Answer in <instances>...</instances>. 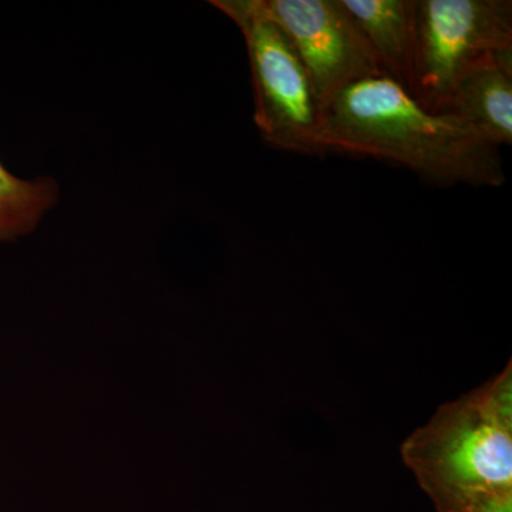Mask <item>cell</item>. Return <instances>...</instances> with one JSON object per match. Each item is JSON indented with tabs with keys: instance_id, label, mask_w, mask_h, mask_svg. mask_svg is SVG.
Listing matches in <instances>:
<instances>
[{
	"instance_id": "cell-1",
	"label": "cell",
	"mask_w": 512,
	"mask_h": 512,
	"mask_svg": "<svg viewBox=\"0 0 512 512\" xmlns=\"http://www.w3.org/2000/svg\"><path fill=\"white\" fill-rule=\"evenodd\" d=\"M316 153L400 165L437 187L505 183L500 148L458 117L423 109L387 74L367 77L336 97L320 121Z\"/></svg>"
},
{
	"instance_id": "cell-2",
	"label": "cell",
	"mask_w": 512,
	"mask_h": 512,
	"mask_svg": "<svg viewBox=\"0 0 512 512\" xmlns=\"http://www.w3.org/2000/svg\"><path fill=\"white\" fill-rule=\"evenodd\" d=\"M437 512H474L512 500V363L437 409L402 444Z\"/></svg>"
},
{
	"instance_id": "cell-3",
	"label": "cell",
	"mask_w": 512,
	"mask_h": 512,
	"mask_svg": "<svg viewBox=\"0 0 512 512\" xmlns=\"http://www.w3.org/2000/svg\"><path fill=\"white\" fill-rule=\"evenodd\" d=\"M237 25L247 46L254 92V123L276 150L318 156L320 114L308 72L284 30L255 8L254 0H211Z\"/></svg>"
},
{
	"instance_id": "cell-4",
	"label": "cell",
	"mask_w": 512,
	"mask_h": 512,
	"mask_svg": "<svg viewBox=\"0 0 512 512\" xmlns=\"http://www.w3.org/2000/svg\"><path fill=\"white\" fill-rule=\"evenodd\" d=\"M503 49H512L511 0H414L407 93L423 109L443 113L458 80Z\"/></svg>"
},
{
	"instance_id": "cell-5",
	"label": "cell",
	"mask_w": 512,
	"mask_h": 512,
	"mask_svg": "<svg viewBox=\"0 0 512 512\" xmlns=\"http://www.w3.org/2000/svg\"><path fill=\"white\" fill-rule=\"evenodd\" d=\"M284 30L308 72L320 121L348 87L386 74L342 0H254Z\"/></svg>"
},
{
	"instance_id": "cell-6",
	"label": "cell",
	"mask_w": 512,
	"mask_h": 512,
	"mask_svg": "<svg viewBox=\"0 0 512 512\" xmlns=\"http://www.w3.org/2000/svg\"><path fill=\"white\" fill-rule=\"evenodd\" d=\"M495 53V52H494ZM494 53L478 60L460 80L443 113L470 124L495 147L512 144V73Z\"/></svg>"
},
{
	"instance_id": "cell-7",
	"label": "cell",
	"mask_w": 512,
	"mask_h": 512,
	"mask_svg": "<svg viewBox=\"0 0 512 512\" xmlns=\"http://www.w3.org/2000/svg\"><path fill=\"white\" fill-rule=\"evenodd\" d=\"M387 76L409 89L414 0H342Z\"/></svg>"
},
{
	"instance_id": "cell-8",
	"label": "cell",
	"mask_w": 512,
	"mask_h": 512,
	"mask_svg": "<svg viewBox=\"0 0 512 512\" xmlns=\"http://www.w3.org/2000/svg\"><path fill=\"white\" fill-rule=\"evenodd\" d=\"M59 200L60 185L55 178L23 180L0 161V242L32 234Z\"/></svg>"
}]
</instances>
